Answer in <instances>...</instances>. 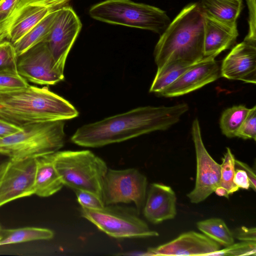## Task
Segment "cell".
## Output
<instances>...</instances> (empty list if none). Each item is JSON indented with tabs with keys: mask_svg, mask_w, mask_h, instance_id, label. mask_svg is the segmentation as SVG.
I'll return each instance as SVG.
<instances>
[{
	"mask_svg": "<svg viewBox=\"0 0 256 256\" xmlns=\"http://www.w3.org/2000/svg\"><path fill=\"white\" fill-rule=\"evenodd\" d=\"M188 108L186 103L170 106H140L81 126L71 140L82 146L98 148L165 130L177 123Z\"/></svg>",
	"mask_w": 256,
	"mask_h": 256,
	"instance_id": "cell-1",
	"label": "cell"
},
{
	"mask_svg": "<svg viewBox=\"0 0 256 256\" xmlns=\"http://www.w3.org/2000/svg\"><path fill=\"white\" fill-rule=\"evenodd\" d=\"M64 120L35 123L0 139V153L11 160L36 158L59 150L66 142Z\"/></svg>",
	"mask_w": 256,
	"mask_h": 256,
	"instance_id": "cell-4",
	"label": "cell"
},
{
	"mask_svg": "<svg viewBox=\"0 0 256 256\" xmlns=\"http://www.w3.org/2000/svg\"><path fill=\"white\" fill-rule=\"evenodd\" d=\"M194 64L174 62L168 64L160 68L157 69L156 73L150 88V92L158 94L174 82Z\"/></svg>",
	"mask_w": 256,
	"mask_h": 256,
	"instance_id": "cell-23",
	"label": "cell"
},
{
	"mask_svg": "<svg viewBox=\"0 0 256 256\" xmlns=\"http://www.w3.org/2000/svg\"><path fill=\"white\" fill-rule=\"evenodd\" d=\"M18 56L14 44L9 41L0 42V70H17Z\"/></svg>",
	"mask_w": 256,
	"mask_h": 256,
	"instance_id": "cell-29",
	"label": "cell"
},
{
	"mask_svg": "<svg viewBox=\"0 0 256 256\" xmlns=\"http://www.w3.org/2000/svg\"><path fill=\"white\" fill-rule=\"evenodd\" d=\"M233 181L239 188L248 190L250 188V182L248 174L242 169L235 168Z\"/></svg>",
	"mask_w": 256,
	"mask_h": 256,
	"instance_id": "cell-35",
	"label": "cell"
},
{
	"mask_svg": "<svg viewBox=\"0 0 256 256\" xmlns=\"http://www.w3.org/2000/svg\"><path fill=\"white\" fill-rule=\"evenodd\" d=\"M220 76L228 80L256 83V42L244 40L234 46L220 66Z\"/></svg>",
	"mask_w": 256,
	"mask_h": 256,
	"instance_id": "cell-15",
	"label": "cell"
},
{
	"mask_svg": "<svg viewBox=\"0 0 256 256\" xmlns=\"http://www.w3.org/2000/svg\"><path fill=\"white\" fill-rule=\"evenodd\" d=\"M82 217L100 230L117 238H144L158 236L138 216L136 210L117 205L105 206L98 210L81 207Z\"/></svg>",
	"mask_w": 256,
	"mask_h": 256,
	"instance_id": "cell-7",
	"label": "cell"
},
{
	"mask_svg": "<svg viewBox=\"0 0 256 256\" xmlns=\"http://www.w3.org/2000/svg\"><path fill=\"white\" fill-rule=\"evenodd\" d=\"M214 192L220 196H224L227 198H229L230 194L226 190L220 186L216 189Z\"/></svg>",
	"mask_w": 256,
	"mask_h": 256,
	"instance_id": "cell-38",
	"label": "cell"
},
{
	"mask_svg": "<svg viewBox=\"0 0 256 256\" xmlns=\"http://www.w3.org/2000/svg\"><path fill=\"white\" fill-rule=\"evenodd\" d=\"M204 13L198 2L184 6L160 35L154 52L158 69L174 62L195 64L204 58Z\"/></svg>",
	"mask_w": 256,
	"mask_h": 256,
	"instance_id": "cell-3",
	"label": "cell"
},
{
	"mask_svg": "<svg viewBox=\"0 0 256 256\" xmlns=\"http://www.w3.org/2000/svg\"><path fill=\"white\" fill-rule=\"evenodd\" d=\"M232 233L234 238L240 241L256 242V228L254 227L242 226L236 228Z\"/></svg>",
	"mask_w": 256,
	"mask_h": 256,
	"instance_id": "cell-33",
	"label": "cell"
},
{
	"mask_svg": "<svg viewBox=\"0 0 256 256\" xmlns=\"http://www.w3.org/2000/svg\"><path fill=\"white\" fill-rule=\"evenodd\" d=\"M29 85L17 70L6 68L0 70V92L20 89Z\"/></svg>",
	"mask_w": 256,
	"mask_h": 256,
	"instance_id": "cell-27",
	"label": "cell"
},
{
	"mask_svg": "<svg viewBox=\"0 0 256 256\" xmlns=\"http://www.w3.org/2000/svg\"><path fill=\"white\" fill-rule=\"evenodd\" d=\"M72 0H20L10 15L0 22V42L14 44L52 12Z\"/></svg>",
	"mask_w": 256,
	"mask_h": 256,
	"instance_id": "cell-8",
	"label": "cell"
},
{
	"mask_svg": "<svg viewBox=\"0 0 256 256\" xmlns=\"http://www.w3.org/2000/svg\"><path fill=\"white\" fill-rule=\"evenodd\" d=\"M90 16L96 20L146 30L161 34L171 20L164 10L130 0H106L92 6Z\"/></svg>",
	"mask_w": 256,
	"mask_h": 256,
	"instance_id": "cell-5",
	"label": "cell"
},
{
	"mask_svg": "<svg viewBox=\"0 0 256 256\" xmlns=\"http://www.w3.org/2000/svg\"><path fill=\"white\" fill-rule=\"evenodd\" d=\"M234 157L230 148H227L220 165V186L226 190L229 194L237 192L239 188L234 184Z\"/></svg>",
	"mask_w": 256,
	"mask_h": 256,
	"instance_id": "cell-26",
	"label": "cell"
},
{
	"mask_svg": "<svg viewBox=\"0 0 256 256\" xmlns=\"http://www.w3.org/2000/svg\"><path fill=\"white\" fill-rule=\"evenodd\" d=\"M213 58H204L194 64L158 94L166 98L190 93L221 77L220 66Z\"/></svg>",
	"mask_w": 256,
	"mask_h": 256,
	"instance_id": "cell-14",
	"label": "cell"
},
{
	"mask_svg": "<svg viewBox=\"0 0 256 256\" xmlns=\"http://www.w3.org/2000/svg\"><path fill=\"white\" fill-rule=\"evenodd\" d=\"M78 112L68 101L48 86L27 87L0 92V118L17 126L77 117Z\"/></svg>",
	"mask_w": 256,
	"mask_h": 256,
	"instance_id": "cell-2",
	"label": "cell"
},
{
	"mask_svg": "<svg viewBox=\"0 0 256 256\" xmlns=\"http://www.w3.org/2000/svg\"><path fill=\"white\" fill-rule=\"evenodd\" d=\"M21 128L0 118V139L12 134Z\"/></svg>",
	"mask_w": 256,
	"mask_h": 256,
	"instance_id": "cell-37",
	"label": "cell"
},
{
	"mask_svg": "<svg viewBox=\"0 0 256 256\" xmlns=\"http://www.w3.org/2000/svg\"><path fill=\"white\" fill-rule=\"evenodd\" d=\"M36 158L10 159L0 182V207L34 194Z\"/></svg>",
	"mask_w": 256,
	"mask_h": 256,
	"instance_id": "cell-13",
	"label": "cell"
},
{
	"mask_svg": "<svg viewBox=\"0 0 256 256\" xmlns=\"http://www.w3.org/2000/svg\"><path fill=\"white\" fill-rule=\"evenodd\" d=\"M198 229L203 234L225 247L234 243L232 232L224 222L219 218H211L196 223Z\"/></svg>",
	"mask_w": 256,
	"mask_h": 256,
	"instance_id": "cell-24",
	"label": "cell"
},
{
	"mask_svg": "<svg viewBox=\"0 0 256 256\" xmlns=\"http://www.w3.org/2000/svg\"><path fill=\"white\" fill-rule=\"evenodd\" d=\"M250 110L244 105L234 106L224 110L220 120L222 134L228 138L236 137Z\"/></svg>",
	"mask_w": 256,
	"mask_h": 256,
	"instance_id": "cell-25",
	"label": "cell"
},
{
	"mask_svg": "<svg viewBox=\"0 0 256 256\" xmlns=\"http://www.w3.org/2000/svg\"><path fill=\"white\" fill-rule=\"evenodd\" d=\"M2 228L0 225V238L1 236H2Z\"/></svg>",
	"mask_w": 256,
	"mask_h": 256,
	"instance_id": "cell-41",
	"label": "cell"
},
{
	"mask_svg": "<svg viewBox=\"0 0 256 256\" xmlns=\"http://www.w3.org/2000/svg\"><path fill=\"white\" fill-rule=\"evenodd\" d=\"M220 249V245L204 234L190 231L172 240L148 249L149 256H209Z\"/></svg>",
	"mask_w": 256,
	"mask_h": 256,
	"instance_id": "cell-16",
	"label": "cell"
},
{
	"mask_svg": "<svg viewBox=\"0 0 256 256\" xmlns=\"http://www.w3.org/2000/svg\"><path fill=\"white\" fill-rule=\"evenodd\" d=\"M10 160V158L0 153V167Z\"/></svg>",
	"mask_w": 256,
	"mask_h": 256,
	"instance_id": "cell-39",
	"label": "cell"
},
{
	"mask_svg": "<svg viewBox=\"0 0 256 256\" xmlns=\"http://www.w3.org/2000/svg\"><path fill=\"white\" fill-rule=\"evenodd\" d=\"M236 137L244 140L252 139L256 140V106L250 110L240 126Z\"/></svg>",
	"mask_w": 256,
	"mask_h": 256,
	"instance_id": "cell-30",
	"label": "cell"
},
{
	"mask_svg": "<svg viewBox=\"0 0 256 256\" xmlns=\"http://www.w3.org/2000/svg\"><path fill=\"white\" fill-rule=\"evenodd\" d=\"M203 13L221 22L236 24L243 8L242 0H200Z\"/></svg>",
	"mask_w": 256,
	"mask_h": 256,
	"instance_id": "cell-20",
	"label": "cell"
},
{
	"mask_svg": "<svg viewBox=\"0 0 256 256\" xmlns=\"http://www.w3.org/2000/svg\"><path fill=\"white\" fill-rule=\"evenodd\" d=\"M74 192L81 207L98 210L105 206L102 198L92 192L79 190H74Z\"/></svg>",
	"mask_w": 256,
	"mask_h": 256,
	"instance_id": "cell-31",
	"label": "cell"
},
{
	"mask_svg": "<svg viewBox=\"0 0 256 256\" xmlns=\"http://www.w3.org/2000/svg\"><path fill=\"white\" fill-rule=\"evenodd\" d=\"M20 0H0V22L12 13Z\"/></svg>",
	"mask_w": 256,
	"mask_h": 256,
	"instance_id": "cell-34",
	"label": "cell"
},
{
	"mask_svg": "<svg viewBox=\"0 0 256 256\" xmlns=\"http://www.w3.org/2000/svg\"><path fill=\"white\" fill-rule=\"evenodd\" d=\"M17 70L27 81L40 85H54L64 79L44 42L18 57Z\"/></svg>",
	"mask_w": 256,
	"mask_h": 256,
	"instance_id": "cell-11",
	"label": "cell"
},
{
	"mask_svg": "<svg viewBox=\"0 0 256 256\" xmlns=\"http://www.w3.org/2000/svg\"><path fill=\"white\" fill-rule=\"evenodd\" d=\"M146 178L138 170L108 168L102 186V198L105 206L134 202L139 214L144 208Z\"/></svg>",
	"mask_w": 256,
	"mask_h": 256,
	"instance_id": "cell-9",
	"label": "cell"
},
{
	"mask_svg": "<svg viewBox=\"0 0 256 256\" xmlns=\"http://www.w3.org/2000/svg\"><path fill=\"white\" fill-rule=\"evenodd\" d=\"M176 194L170 186L152 184L143 208L145 218L155 224L173 219L176 214Z\"/></svg>",
	"mask_w": 256,
	"mask_h": 256,
	"instance_id": "cell-17",
	"label": "cell"
},
{
	"mask_svg": "<svg viewBox=\"0 0 256 256\" xmlns=\"http://www.w3.org/2000/svg\"><path fill=\"white\" fill-rule=\"evenodd\" d=\"M192 135L196 154V175L194 188L187 196L192 203L198 204L204 200L220 186V165L206 150L196 118L192 124Z\"/></svg>",
	"mask_w": 256,
	"mask_h": 256,
	"instance_id": "cell-10",
	"label": "cell"
},
{
	"mask_svg": "<svg viewBox=\"0 0 256 256\" xmlns=\"http://www.w3.org/2000/svg\"><path fill=\"white\" fill-rule=\"evenodd\" d=\"M9 161H8V162L4 163V164H2L0 167V182L2 178L3 174H4V171L6 170V166H7Z\"/></svg>",
	"mask_w": 256,
	"mask_h": 256,
	"instance_id": "cell-40",
	"label": "cell"
},
{
	"mask_svg": "<svg viewBox=\"0 0 256 256\" xmlns=\"http://www.w3.org/2000/svg\"><path fill=\"white\" fill-rule=\"evenodd\" d=\"M256 255V242H241L232 244L209 254L213 256H240Z\"/></svg>",
	"mask_w": 256,
	"mask_h": 256,
	"instance_id": "cell-28",
	"label": "cell"
},
{
	"mask_svg": "<svg viewBox=\"0 0 256 256\" xmlns=\"http://www.w3.org/2000/svg\"><path fill=\"white\" fill-rule=\"evenodd\" d=\"M82 27L72 8L67 4L62 8L52 30L44 41L50 50L57 67L64 72L68 56Z\"/></svg>",
	"mask_w": 256,
	"mask_h": 256,
	"instance_id": "cell-12",
	"label": "cell"
},
{
	"mask_svg": "<svg viewBox=\"0 0 256 256\" xmlns=\"http://www.w3.org/2000/svg\"><path fill=\"white\" fill-rule=\"evenodd\" d=\"M54 153L36 158L34 194L48 197L58 192L64 185L54 164Z\"/></svg>",
	"mask_w": 256,
	"mask_h": 256,
	"instance_id": "cell-19",
	"label": "cell"
},
{
	"mask_svg": "<svg viewBox=\"0 0 256 256\" xmlns=\"http://www.w3.org/2000/svg\"><path fill=\"white\" fill-rule=\"evenodd\" d=\"M248 12V31L244 40L256 42V0H246Z\"/></svg>",
	"mask_w": 256,
	"mask_h": 256,
	"instance_id": "cell-32",
	"label": "cell"
},
{
	"mask_svg": "<svg viewBox=\"0 0 256 256\" xmlns=\"http://www.w3.org/2000/svg\"><path fill=\"white\" fill-rule=\"evenodd\" d=\"M60 8L48 14L19 40L13 44L18 57L45 40L52 30Z\"/></svg>",
	"mask_w": 256,
	"mask_h": 256,
	"instance_id": "cell-21",
	"label": "cell"
},
{
	"mask_svg": "<svg viewBox=\"0 0 256 256\" xmlns=\"http://www.w3.org/2000/svg\"><path fill=\"white\" fill-rule=\"evenodd\" d=\"M204 58H215L235 42L238 32L237 24H226L204 14Z\"/></svg>",
	"mask_w": 256,
	"mask_h": 256,
	"instance_id": "cell-18",
	"label": "cell"
},
{
	"mask_svg": "<svg viewBox=\"0 0 256 256\" xmlns=\"http://www.w3.org/2000/svg\"><path fill=\"white\" fill-rule=\"evenodd\" d=\"M53 154L55 167L64 185L102 198V183L108 169L103 160L88 150H58Z\"/></svg>",
	"mask_w": 256,
	"mask_h": 256,
	"instance_id": "cell-6",
	"label": "cell"
},
{
	"mask_svg": "<svg viewBox=\"0 0 256 256\" xmlns=\"http://www.w3.org/2000/svg\"><path fill=\"white\" fill-rule=\"evenodd\" d=\"M54 233L48 228L24 227L17 228H2L0 246L53 238Z\"/></svg>",
	"mask_w": 256,
	"mask_h": 256,
	"instance_id": "cell-22",
	"label": "cell"
},
{
	"mask_svg": "<svg viewBox=\"0 0 256 256\" xmlns=\"http://www.w3.org/2000/svg\"><path fill=\"white\" fill-rule=\"evenodd\" d=\"M234 168L242 169L246 172L250 180V188L256 192V176L255 172L252 169L246 164L236 159L234 160Z\"/></svg>",
	"mask_w": 256,
	"mask_h": 256,
	"instance_id": "cell-36",
	"label": "cell"
}]
</instances>
